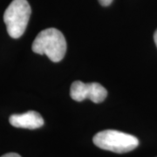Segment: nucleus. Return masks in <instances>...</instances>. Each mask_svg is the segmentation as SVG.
<instances>
[{"instance_id": "obj_6", "label": "nucleus", "mask_w": 157, "mask_h": 157, "mask_svg": "<svg viewBox=\"0 0 157 157\" xmlns=\"http://www.w3.org/2000/svg\"><path fill=\"white\" fill-rule=\"evenodd\" d=\"M100 4L103 6H108L109 5H111L113 2V0H99Z\"/></svg>"}, {"instance_id": "obj_7", "label": "nucleus", "mask_w": 157, "mask_h": 157, "mask_svg": "<svg viewBox=\"0 0 157 157\" xmlns=\"http://www.w3.org/2000/svg\"><path fill=\"white\" fill-rule=\"evenodd\" d=\"M1 157H21L19 155H17L16 153H9V154H6Z\"/></svg>"}, {"instance_id": "obj_4", "label": "nucleus", "mask_w": 157, "mask_h": 157, "mask_svg": "<svg viewBox=\"0 0 157 157\" xmlns=\"http://www.w3.org/2000/svg\"><path fill=\"white\" fill-rule=\"evenodd\" d=\"M70 95L76 101L89 99L94 103H101L107 98V89L99 83H83L80 80L74 81L70 89Z\"/></svg>"}, {"instance_id": "obj_2", "label": "nucleus", "mask_w": 157, "mask_h": 157, "mask_svg": "<svg viewBox=\"0 0 157 157\" xmlns=\"http://www.w3.org/2000/svg\"><path fill=\"white\" fill-rule=\"evenodd\" d=\"M94 143L98 147L118 154H124L135 149L139 140L132 135L117 130H104L94 136Z\"/></svg>"}, {"instance_id": "obj_3", "label": "nucleus", "mask_w": 157, "mask_h": 157, "mask_svg": "<svg viewBox=\"0 0 157 157\" xmlns=\"http://www.w3.org/2000/svg\"><path fill=\"white\" fill-rule=\"evenodd\" d=\"M32 13L27 0H13L4 13V21L10 37L18 39L25 32Z\"/></svg>"}, {"instance_id": "obj_1", "label": "nucleus", "mask_w": 157, "mask_h": 157, "mask_svg": "<svg viewBox=\"0 0 157 157\" xmlns=\"http://www.w3.org/2000/svg\"><path fill=\"white\" fill-rule=\"evenodd\" d=\"M33 51L46 55L52 62H59L67 52V41L58 29L48 28L40 32L33 43Z\"/></svg>"}, {"instance_id": "obj_8", "label": "nucleus", "mask_w": 157, "mask_h": 157, "mask_svg": "<svg viewBox=\"0 0 157 157\" xmlns=\"http://www.w3.org/2000/svg\"><path fill=\"white\" fill-rule=\"evenodd\" d=\"M154 39H155V45H156V46H157V30L155 31V35H154Z\"/></svg>"}, {"instance_id": "obj_5", "label": "nucleus", "mask_w": 157, "mask_h": 157, "mask_svg": "<svg viewBox=\"0 0 157 157\" xmlns=\"http://www.w3.org/2000/svg\"><path fill=\"white\" fill-rule=\"evenodd\" d=\"M9 121L11 126L19 128L37 129L44 125L42 116L35 111H28L21 114H12Z\"/></svg>"}]
</instances>
